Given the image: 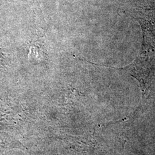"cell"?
<instances>
[{"label":"cell","mask_w":155,"mask_h":155,"mask_svg":"<svg viewBox=\"0 0 155 155\" xmlns=\"http://www.w3.org/2000/svg\"><path fill=\"white\" fill-rule=\"evenodd\" d=\"M149 65V64H148ZM147 64H144L142 60H137V62L132 64L130 68L131 75L136 78L140 84L143 95L146 97L150 89L152 76Z\"/></svg>","instance_id":"obj_1"}]
</instances>
